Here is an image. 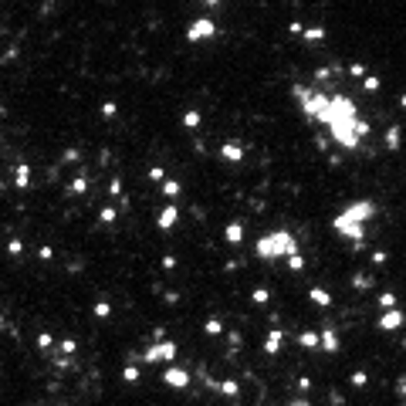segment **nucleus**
Masks as SVG:
<instances>
[{
  "label": "nucleus",
  "mask_w": 406,
  "mask_h": 406,
  "mask_svg": "<svg viewBox=\"0 0 406 406\" xmlns=\"http://www.w3.org/2000/svg\"><path fill=\"white\" fill-rule=\"evenodd\" d=\"M291 95L298 102L301 115L311 125H325L328 136L335 139V146L345 153H356L362 146V139L369 136V122L359 115L356 102L349 95H328L322 88H305V85H294Z\"/></svg>",
  "instance_id": "f257e3e1"
},
{
  "label": "nucleus",
  "mask_w": 406,
  "mask_h": 406,
  "mask_svg": "<svg viewBox=\"0 0 406 406\" xmlns=\"http://www.w3.org/2000/svg\"><path fill=\"white\" fill-rule=\"evenodd\" d=\"M376 210H379V207H376L373 200H356V203H349V207L332 220V230L359 247V244L365 241V227H369V220L376 217Z\"/></svg>",
  "instance_id": "f03ea898"
},
{
  "label": "nucleus",
  "mask_w": 406,
  "mask_h": 406,
  "mask_svg": "<svg viewBox=\"0 0 406 406\" xmlns=\"http://www.w3.org/2000/svg\"><path fill=\"white\" fill-rule=\"evenodd\" d=\"M291 254H298V241H294L291 230H271V234H264L257 244H254V257L261 261H284L291 257Z\"/></svg>",
  "instance_id": "7ed1b4c3"
},
{
  "label": "nucleus",
  "mask_w": 406,
  "mask_h": 406,
  "mask_svg": "<svg viewBox=\"0 0 406 406\" xmlns=\"http://www.w3.org/2000/svg\"><path fill=\"white\" fill-rule=\"evenodd\" d=\"M217 34V21L213 17H196L193 24L187 27V41L190 44H200V41H210Z\"/></svg>",
  "instance_id": "20e7f679"
},
{
  "label": "nucleus",
  "mask_w": 406,
  "mask_h": 406,
  "mask_svg": "<svg viewBox=\"0 0 406 406\" xmlns=\"http://www.w3.org/2000/svg\"><path fill=\"white\" fill-rule=\"evenodd\" d=\"M142 362H176V342H156L142 352Z\"/></svg>",
  "instance_id": "39448f33"
},
{
  "label": "nucleus",
  "mask_w": 406,
  "mask_h": 406,
  "mask_svg": "<svg viewBox=\"0 0 406 406\" xmlns=\"http://www.w3.org/2000/svg\"><path fill=\"white\" fill-rule=\"evenodd\" d=\"M162 382H166L170 390H187L190 386V373L183 369V365H170V369L162 373Z\"/></svg>",
  "instance_id": "423d86ee"
},
{
  "label": "nucleus",
  "mask_w": 406,
  "mask_h": 406,
  "mask_svg": "<svg viewBox=\"0 0 406 406\" xmlns=\"http://www.w3.org/2000/svg\"><path fill=\"white\" fill-rule=\"evenodd\" d=\"M176 220H179V210H176V203H170V207H162V210H159L156 227H159V230H173V227H176Z\"/></svg>",
  "instance_id": "0eeeda50"
},
{
  "label": "nucleus",
  "mask_w": 406,
  "mask_h": 406,
  "mask_svg": "<svg viewBox=\"0 0 406 406\" xmlns=\"http://www.w3.org/2000/svg\"><path fill=\"white\" fill-rule=\"evenodd\" d=\"M318 349H322V352H339V332H335L332 325L318 335Z\"/></svg>",
  "instance_id": "6e6552de"
},
{
  "label": "nucleus",
  "mask_w": 406,
  "mask_h": 406,
  "mask_svg": "<svg viewBox=\"0 0 406 406\" xmlns=\"http://www.w3.org/2000/svg\"><path fill=\"white\" fill-rule=\"evenodd\" d=\"M399 325H403V311H399V308H390L386 315L379 318V328H382V332H396Z\"/></svg>",
  "instance_id": "1a4fd4ad"
},
{
  "label": "nucleus",
  "mask_w": 406,
  "mask_h": 406,
  "mask_svg": "<svg viewBox=\"0 0 406 406\" xmlns=\"http://www.w3.org/2000/svg\"><path fill=\"white\" fill-rule=\"evenodd\" d=\"M220 159L241 162V159H244V146H241V142H224V146H220Z\"/></svg>",
  "instance_id": "9d476101"
},
{
  "label": "nucleus",
  "mask_w": 406,
  "mask_h": 406,
  "mask_svg": "<svg viewBox=\"0 0 406 406\" xmlns=\"http://www.w3.org/2000/svg\"><path fill=\"white\" fill-rule=\"evenodd\" d=\"M281 342H284V332H281V325H274V328H271V335H268V342H264V352H268V356H274V352L281 349Z\"/></svg>",
  "instance_id": "9b49d317"
},
{
  "label": "nucleus",
  "mask_w": 406,
  "mask_h": 406,
  "mask_svg": "<svg viewBox=\"0 0 406 406\" xmlns=\"http://www.w3.org/2000/svg\"><path fill=\"white\" fill-rule=\"evenodd\" d=\"M224 237H227L230 244H241L244 241V224H227V227H224Z\"/></svg>",
  "instance_id": "f8f14e48"
},
{
  "label": "nucleus",
  "mask_w": 406,
  "mask_h": 406,
  "mask_svg": "<svg viewBox=\"0 0 406 406\" xmlns=\"http://www.w3.org/2000/svg\"><path fill=\"white\" fill-rule=\"evenodd\" d=\"M27 183H31V166H27V162H21V166H17V173H14V187H27Z\"/></svg>",
  "instance_id": "ddd939ff"
},
{
  "label": "nucleus",
  "mask_w": 406,
  "mask_h": 406,
  "mask_svg": "<svg viewBox=\"0 0 406 406\" xmlns=\"http://www.w3.org/2000/svg\"><path fill=\"white\" fill-rule=\"evenodd\" d=\"M311 301H315L318 308H328L332 305V294L325 291V288H311Z\"/></svg>",
  "instance_id": "4468645a"
},
{
  "label": "nucleus",
  "mask_w": 406,
  "mask_h": 406,
  "mask_svg": "<svg viewBox=\"0 0 406 406\" xmlns=\"http://www.w3.org/2000/svg\"><path fill=\"white\" fill-rule=\"evenodd\" d=\"M298 345H301V349H318V332H301L298 335Z\"/></svg>",
  "instance_id": "2eb2a0df"
},
{
  "label": "nucleus",
  "mask_w": 406,
  "mask_h": 406,
  "mask_svg": "<svg viewBox=\"0 0 406 406\" xmlns=\"http://www.w3.org/2000/svg\"><path fill=\"white\" fill-rule=\"evenodd\" d=\"M179 190H183V187H179L176 179H162V193H166V196H179Z\"/></svg>",
  "instance_id": "dca6fc26"
},
{
  "label": "nucleus",
  "mask_w": 406,
  "mask_h": 406,
  "mask_svg": "<svg viewBox=\"0 0 406 406\" xmlns=\"http://www.w3.org/2000/svg\"><path fill=\"white\" fill-rule=\"evenodd\" d=\"M183 122H187V129H200V112H187V115H183Z\"/></svg>",
  "instance_id": "f3484780"
},
{
  "label": "nucleus",
  "mask_w": 406,
  "mask_h": 406,
  "mask_svg": "<svg viewBox=\"0 0 406 406\" xmlns=\"http://www.w3.org/2000/svg\"><path fill=\"white\" fill-rule=\"evenodd\" d=\"M288 268H291V271H301V268H305V257H301V251L288 257Z\"/></svg>",
  "instance_id": "a211bd4d"
},
{
  "label": "nucleus",
  "mask_w": 406,
  "mask_h": 406,
  "mask_svg": "<svg viewBox=\"0 0 406 406\" xmlns=\"http://www.w3.org/2000/svg\"><path fill=\"white\" fill-rule=\"evenodd\" d=\"M386 146H390V149H399V129H390V132H386Z\"/></svg>",
  "instance_id": "6ab92c4d"
},
{
  "label": "nucleus",
  "mask_w": 406,
  "mask_h": 406,
  "mask_svg": "<svg viewBox=\"0 0 406 406\" xmlns=\"http://www.w3.org/2000/svg\"><path fill=\"white\" fill-rule=\"evenodd\" d=\"M122 379H125V382H136L139 379V369H136V365H125V369H122Z\"/></svg>",
  "instance_id": "aec40b11"
},
{
  "label": "nucleus",
  "mask_w": 406,
  "mask_h": 406,
  "mask_svg": "<svg viewBox=\"0 0 406 406\" xmlns=\"http://www.w3.org/2000/svg\"><path fill=\"white\" fill-rule=\"evenodd\" d=\"M251 298L257 301V305H264V301L271 298V291H268V288H254V294H251Z\"/></svg>",
  "instance_id": "412c9836"
},
{
  "label": "nucleus",
  "mask_w": 406,
  "mask_h": 406,
  "mask_svg": "<svg viewBox=\"0 0 406 406\" xmlns=\"http://www.w3.org/2000/svg\"><path fill=\"white\" fill-rule=\"evenodd\" d=\"M85 190H88V179H85V176H78V179L71 183V193H85Z\"/></svg>",
  "instance_id": "4be33fe9"
},
{
  "label": "nucleus",
  "mask_w": 406,
  "mask_h": 406,
  "mask_svg": "<svg viewBox=\"0 0 406 406\" xmlns=\"http://www.w3.org/2000/svg\"><path fill=\"white\" fill-rule=\"evenodd\" d=\"M220 393H224V396H237V382H220Z\"/></svg>",
  "instance_id": "5701e85b"
},
{
  "label": "nucleus",
  "mask_w": 406,
  "mask_h": 406,
  "mask_svg": "<svg viewBox=\"0 0 406 406\" xmlns=\"http://www.w3.org/2000/svg\"><path fill=\"white\" fill-rule=\"evenodd\" d=\"M207 332H210V335H220V332H224V325H220V318H210V322H207Z\"/></svg>",
  "instance_id": "b1692460"
},
{
  "label": "nucleus",
  "mask_w": 406,
  "mask_h": 406,
  "mask_svg": "<svg viewBox=\"0 0 406 406\" xmlns=\"http://www.w3.org/2000/svg\"><path fill=\"white\" fill-rule=\"evenodd\" d=\"M108 311H112V308H108V301H98V305H95V318H108Z\"/></svg>",
  "instance_id": "393cba45"
},
{
  "label": "nucleus",
  "mask_w": 406,
  "mask_h": 406,
  "mask_svg": "<svg viewBox=\"0 0 406 406\" xmlns=\"http://www.w3.org/2000/svg\"><path fill=\"white\" fill-rule=\"evenodd\" d=\"M305 38L308 41H325V31L322 27H311V31H305Z\"/></svg>",
  "instance_id": "a878e982"
},
{
  "label": "nucleus",
  "mask_w": 406,
  "mask_h": 406,
  "mask_svg": "<svg viewBox=\"0 0 406 406\" xmlns=\"http://www.w3.org/2000/svg\"><path fill=\"white\" fill-rule=\"evenodd\" d=\"M379 301L386 305V308H396V294H379Z\"/></svg>",
  "instance_id": "bb28decb"
},
{
  "label": "nucleus",
  "mask_w": 406,
  "mask_h": 406,
  "mask_svg": "<svg viewBox=\"0 0 406 406\" xmlns=\"http://www.w3.org/2000/svg\"><path fill=\"white\" fill-rule=\"evenodd\" d=\"M115 217H119V213H115V210H112V207H105V210H102V220H105V224H112V220H115Z\"/></svg>",
  "instance_id": "cd10ccee"
},
{
  "label": "nucleus",
  "mask_w": 406,
  "mask_h": 406,
  "mask_svg": "<svg viewBox=\"0 0 406 406\" xmlns=\"http://www.w3.org/2000/svg\"><path fill=\"white\" fill-rule=\"evenodd\" d=\"M38 345H41V349H48V345H51V335L41 332V335H38Z\"/></svg>",
  "instance_id": "c85d7f7f"
},
{
  "label": "nucleus",
  "mask_w": 406,
  "mask_h": 406,
  "mask_svg": "<svg viewBox=\"0 0 406 406\" xmlns=\"http://www.w3.org/2000/svg\"><path fill=\"white\" fill-rule=\"evenodd\" d=\"M352 386H365V373H352Z\"/></svg>",
  "instance_id": "c756f323"
},
{
  "label": "nucleus",
  "mask_w": 406,
  "mask_h": 406,
  "mask_svg": "<svg viewBox=\"0 0 406 406\" xmlns=\"http://www.w3.org/2000/svg\"><path fill=\"white\" fill-rule=\"evenodd\" d=\"M7 251H10V254H21L24 247H21V241H10V244H7Z\"/></svg>",
  "instance_id": "7c9ffc66"
},
{
  "label": "nucleus",
  "mask_w": 406,
  "mask_h": 406,
  "mask_svg": "<svg viewBox=\"0 0 406 406\" xmlns=\"http://www.w3.org/2000/svg\"><path fill=\"white\" fill-rule=\"evenodd\" d=\"M149 179H159V183H162V170H159V166H153V170H149Z\"/></svg>",
  "instance_id": "2f4dec72"
},
{
  "label": "nucleus",
  "mask_w": 406,
  "mask_h": 406,
  "mask_svg": "<svg viewBox=\"0 0 406 406\" xmlns=\"http://www.w3.org/2000/svg\"><path fill=\"white\" fill-rule=\"evenodd\" d=\"M207 4H210V7H217V4H220V0H207Z\"/></svg>",
  "instance_id": "473e14b6"
},
{
  "label": "nucleus",
  "mask_w": 406,
  "mask_h": 406,
  "mask_svg": "<svg viewBox=\"0 0 406 406\" xmlns=\"http://www.w3.org/2000/svg\"><path fill=\"white\" fill-rule=\"evenodd\" d=\"M0 325H4V315H0Z\"/></svg>",
  "instance_id": "72a5a7b5"
}]
</instances>
